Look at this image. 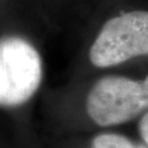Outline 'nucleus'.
I'll use <instances>...</instances> for the list:
<instances>
[{
	"instance_id": "obj_1",
	"label": "nucleus",
	"mask_w": 148,
	"mask_h": 148,
	"mask_svg": "<svg viewBox=\"0 0 148 148\" xmlns=\"http://www.w3.org/2000/svg\"><path fill=\"white\" fill-rule=\"evenodd\" d=\"M148 109V75L136 82L110 75L95 83L86 99V111L99 126H114L135 119Z\"/></svg>"
},
{
	"instance_id": "obj_2",
	"label": "nucleus",
	"mask_w": 148,
	"mask_h": 148,
	"mask_svg": "<svg viewBox=\"0 0 148 148\" xmlns=\"http://www.w3.org/2000/svg\"><path fill=\"white\" fill-rule=\"evenodd\" d=\"M138 56H148V11L137 10L106 21L94 41L89 59L105 68Z\"/></svg>"
},
{
	"instance_id": "obj_3",
	"label": "nucleus",
	"mask_w": 148,
	"mask_h": 148,
	"mask_svg": "<svg viewBox=\"0 0 148 148\" xmlns=\"http://www.w3.org/2000/svg\"><path fill=\"white\" fill-rule=\"evenodd\" d=\"M42 80V61L27 41L18 37L0 40V105L26 103Z\"/></svg>"
},
{
	"instance_id": "obj_4",
	"label": "nucleus",
	"mask_w": 148,
	"mask_h": 148,
	"mask_svg": "<svg viewBox=\"0 0 148 148\" xmlns=\"http://www.w3.org/2000/svg\"><path fill=\"white\" fill-rule=\"evenodd\" d=\"M94 148H146L132 143L126 137L116 133H103L94 138L92 141ZM148 148V147H147Z\"/></svg>"
},
{
	"instance_id": "obj_5",
	"label": "nucleus",
	"mask_w": 148,
	"mask_h": 148,
	"mask_svg": "<svg viewBox=\"0 0 148 148\" xmlns=\"http://www.w3.org/2000/svg\"><path fill=\"white\" fill-rule=\"evenodd\" d=\"M140 133L148 147V112L142 117L141 122H140Z\"/></svg>"
}]
</instances>
